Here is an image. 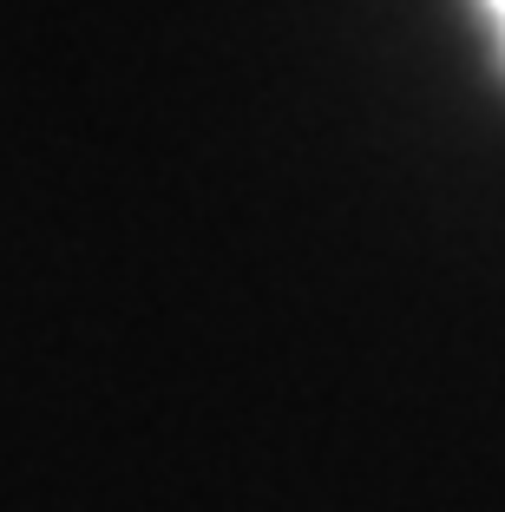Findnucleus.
Listing matches in <instances>:
<instances>
[{
	"instance_id": "nucleus-1",
	"label": "nucleus",
	"mask_w": 505,
	"mask_h": 512,
	"mask_svg": "<svg viewBox=\"0 0 505 512\" xmlns=\"http://www.w3.org/2000/svg\"><path fill=\"white\" fill-rule=\"evenodd\" d=\"M492 14H499V20H505V0H492Z\"/></svg>"
}]
</instances>
